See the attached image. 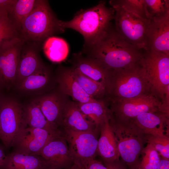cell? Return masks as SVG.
<instances>
[{"mask_svg": "<svg viewBox=\"0 0 169 169\" xmlns=\"http://www.w3.org/2000/svg\"><path fill=\"white\" fill-rule=\"evenodd\" d=\"M140 62L145 70L151 92L162 103L169 90V55L146 51Z\"/></svg>", "mask_w": 169, "mask_h": 169, "instance_id": "8992f818", "label": "cell"}, {"mask_svg": "<svg viewBox=\"0 0 169 169\" xmlns=\"http://www.w3.org/2000/svg\"><path fill=\"white\" fill-rule=\"evenodd\" d=\"M109 123L120 157L131 169H138L139 157L146 143V134L131 120L116 118L110 114Z\"/></svg>", "mask_w": 169, "mask_h": 169, "instance_id": "5b68a950", "label": "cell"}, {"mask_svg": "<svg viewBox=\"0 0 169 169\" xmlns=\"http://www.w3.org/2000/svg\"><path fill=\"white\" fill-rule=\"evenodd\" d=\"M18 84L19 89L21 91L31 92L44 90L47 93L54 88L57 83L54 74L49 67L45 65Z\"/></svg>", "mask_w": 169, "mask_h": 169, "instance_id": "44dd1931", "label": "cell"}, {"mask_svg": "<svg viewBox=\"0 0 169 169\" xmlns=\"http://www.w3.org/2000/svg\"><path fill=\"white\" fill-rule=\"evenodd\" d=\"M104 164L108 169H126L119 160L111 162L104 163Z\"/></svg>", "mask_w": 169, "mask_h": 169, "instance_id": "d590c367", "label": "cell"}, {"mask_svg": "<svg viewBox=\"0 0 169 169\" xmlns=\"http://www.w3.org/2000/svg\"><path fill=\"white\" fill-rule=\"evenodd\" d=\"M16 1V0H0V10H6L9 13Z\"/></svg>", "mask_w": 169, "mask_h": 169, "instance_id": "e575fe53", "label": "cell"}, {"mask_svg": "<svg viewBox=\"0 0 169 169\" xmlns=\"http://www.w3.org/2000/svg\"><path fill=\"white\" fill-rule=\"evenodd\" d=\"M57 86L73 101L85 103L96 100L87 94L74 77L71 67L59 66L54 73Z\"/></svg>", "mask_w": 169, "mask_h": 169, "instance_id": "9a60e30c", "label": "cell"}, {"mask_svg": "<svg viewBox=\"0 0 169 169\" xmlns=\"http://www.w3.org/2000/svg\"><path fill=\"white\" fill-rule=\"evenodd\" d=\"M110 115L122 119L130 120L146 112L160 111V100L152 92L115 102H108Z\"/></svg>", "mask_w": 169, "mask_h": 169, "instance_id": "30bf717a", "label": "cell"}, {"mask_svg": "<svg viewBox=\"0 0 169 169\" xmlns=\"http://www.w3.org/2000/svg\"><path fill=\"white\" fill-rule=\"evenodd\" d=\"M141 155L138 169H156L161 158L158 153L151 146L147 144Z\"/></svg>", "mask_w": 169, "mask_h": 169, "instance_id": "4dcf8cb0", "label": "cell"}, {"mask_svg": "<svg viewBox=\"0 0 169 169\" xmlns=\"http://www.w3.org/2000/svg\"><path fill=\"white\" fill-rule=\"evenodd\" d=\"M56 137L45 130L28 126L18 134L12 147L15 152L38 155L47 143Z\"/></svg>", "mask_w": 169, "mask_h": 169, "instance_id": "5bb4252c", "label": "cell"}, {"mask_svg": "<svg viewBox=\"0 0 169 169\" xmlns=\"http://www.w3.org/2000/svg\"><path fill=\"white\" fill-rule=\"evenodd\" d=\"M77 102L82 112L95 124L96 129L100 131L101 126L110 115L107 100H96L85 103Z\"/></svg>", "mask_w": 169, "mask_h": 169, "instance_id": "d4e9b609", "label": "cell"}, {"mask_svg": "<svg viewBox=\"0 0 169 169\" xmlns=\"http://www.w3.org/2000/svg\"><path fill=\"white\" fill-rule=\"evenodd\" d=\"M80 169H108L102 163L95 158L89 160L80 167Z\"/></svg>", "mask_w": 169, "mask_h": 169, "instance_id": "836d02e7", "label": "cell"}, {"mask_svg": "<svg viewBox=\"0 0 169 169\" xmlns=\"http://www.w3.org/2000/svg\"><path fill=\"white\" fill-rule=\"evenodd\" d=\"M38 155L44 162L45 169H67L74 164L67 142L63 136L52 139Z\"/></svg>", "mask_w": 169, "mask_h": 169, "instance_id": "7c38bea8", "label": "cell"}, {"mask_svg": "<svg viewBox=\"0 0 169 169\" xmlns=\"http://www.w3.org/2000/svg\"><path fill=\"white\" fill-rule=\"evenodd\" d=\"M23 110L25 120L28 127L45 130L54 136H62V130L47 120L34 100L23 108Z\"/></svg>", "mask_w": 169, "mask_h": 169, "instance_id": "603a6c76", "label": "cell"}, {"mask_svg": "<svg viewBox=\"0 0 169 169\" xmlns=\"http://www.w3.org/2000/svg\"><path fill=\"white\" fill-rule=\"evenodd\" d=\"M62 129L100 133L96 129L95 124L82 112L77 102L70 100L66 104L64 110Z\"/></svg>", "mask_w": 169, "mask_h": 169, "instance_id": "d6986e66", "label": "cell"}, {"mask_svg": "<svg viewBox=\"0 0 169 169\" xmlns=\"http://www.w3.org/2000/svg\"><path fill=\"white\" fill-rule=\"evenodd\" d=\"M43 48L47 57L55 63H59L65 59L69 52L68 45L64 40L53 36L44 41Z\"/></svg>", "mask_w": 169, "mask_h": 169, "instance_id": "484cf974", "label": "cell"}, {"mask_svg": "<svg viewBox=\"0 0 169 169\" xmlns=\"http://www.w3.org/2000/svg\"><path fill=\"white\" fill-rule=\"evenodd\" d=\"M147 19L157 20L169 14L168 0H144Z\"/></svg>", "mask_w": 169, "mask_h": 169, "instance_id": "f1b7e54d", "label": "cell"}, {"mask_svg": "<svg viewBox=\"0 0 169 169\" xmlns=\"http://www.w3.org/2000/svg\"><path fill=\"white\" fill-rule=\"evenodd\" d=\"M149 20L146 49L169 55V14L157 20Z\"/></svg>", "mask_w": 169, "mask_h": 169, "instance_id": "2e32d148", "label": "cell"}, {"mask_svg": "<svg viewBox=\"0 0 169 169\" xmlns=\"http://www.w3.org/2000/svg\"><path fill=\"white\" fill-rule=\"evenodd\" d=\"M32 42L26 44L25 41L23 46L17 72V84L45 66L39 55V43Z\"/></svg>", "mask_w": 169, "mask_h": 169, "instance_id": "e0dca14e", "label": "cell"}, {"mask_svg": "<svg viewBox=\"0 0 169 169\" xmlns=\"http://www.w3.org/2000/svg\"><path fill=\"white\" fill-rule=\"evenodd\" d=\"M109 3L110 5L121 7L142 18L147 19L144 0H113L110 1Z\"/></svg>", "mask_w": 169, "mask_h": 169, "instance_id": "d6a6232c", "label": "cell"}, {"mask_svg": "<svg viewBox=\"0 0 169 169\" xmlns=\"http://www.w3.org/2000/svg\"><path fill=\"white\" fill-rule=\"evenodd\" d=\"M146 143L151 146L161 158L169 160V137L164 136L146 135Z\"/></svg>", "mask_w": 169, "mask_h": 169, "instance_id": "1f68e13d", "label": "cell"}, {"mask_svg": "<svg viewBox=\"0 0 169 169\" xmlns=\"http://www.w3.org/2000/svg\"></svg>", "mask_w": 169, "mask_h": 169, "instance_id": "60d3db41", "label": "cell"}, {"mask_svg": "<svg viewBox=\"0 0 169 169\" xmlns=\"http://www.w3.org/2000/svg\"><path fill=\"white\" fill-rule=\"evenodd\" d=\"M106 90L108 102L128 99L151 92L140 61L129 67L110 72Z\"/></svg>", "mask_w": 169, "mask_h": 169, "instance_id": "3957f363", "label": "cell"}, {"mask_svg": "<svg viewBox=\"0 0 169 169\" xmlns=\"http://www.w3.org/2000/svg\"><path fill=\"white\" fill-rule=\"evenodd\" d=\"M156 169H169V160L161 158Z\"/></svg>", "mask_w": 169, "mask_h": 169, "instance_id": "8d00e7d4", "label": "cell"}, {"mask_svg": "<svg viewBox=\"0 0 169 169\" xmlns=\"http://www.w3.org/2000/svg\"><path fill=\"white\" fill-rule=\"evenodd\" d=\"M25 40L20 37L0 46V86L9 87L15 83L17 68Z\"/></svg>", "mask_w": 169, "mask_h": 169, "instance_id": "8fae6325", "label": "cell"}, {"mask_svg": "<svg viewBox=\"0 0 169 169\" xmlns=\"http://www.w3.org/2000/svg\"><path fill=\"white\" fill-rule=\"evenodd\" d=\"M114 16V9L102 1L94 7L78 11L71 20L62 21V26L64 30L70 28L80 33L84 40L83 49H85L94 44L106 33L112 25Z\"/></svg>", "mask_w": 169, "mask_h": 169, "instance_id": "7a4b0ae2", "label": "cell"}, {"mask_svg": "<svg viewBox=\"0 0 169 169\" xmlns=\"http://www.w3.org/2000/svg\"><path fill=\"white\" fill-rule=\"evenodd\" d=\"M57 87L34 100L39 105L47 120L62 131L64 110L70 99L69 96Z\"/></svg>", "mask_w": 169, "mask_h": 169, "instance_id": "4fadbf2b", "label": "cell"}, {"mask_svg": "<svg viewBox=\"0 0 169 169\" xmlns=\"http://www.w3.org/2000/svg\"><path fill=\"white\" fill-rule=\"evenodd\" d=\"M62 132L74 163L81 167L89 160L95 158L99 133L68 129H62Z\"/></svg>", "mask_w": 169, "mask_h": 169, "instance_id": "9c48e42d", "label": "cell"}, {"mask_svg": "<svg viewBox=\"0 0 169 169\" xmlns=\"http://www.w3.org/2000/svg\"><path fill=\"white\" fill-rule=\"evenodd\" d=\"M114 10L115 28L124 40L138 49L146 51V33L149 20L124 8L110 5Z\"/></svg>", "mask_w": 169, "mask_h": 169, "instance_id": "52a82bcc", "label": "cell"}, {"mask_svg": "<svg viewBox=\"0 0 169 169\" xmlns=\"http://www.w3.org/2000/svg\"><path fill=\"white\" fill-rule=\"evenodd\" d=\"M169 118L159 111L142 113L130 120L146 135L169 136Z\"/></svg>", "mask_w": 169, "mask_h": 169, "instance_id": "ac0fdd59", "label": "cell"}, {"mask_svg": "<svg viewBox=\"0 0 169 169\" xmlns=\"http://www.w3.org/2000/svg\"><path fill=\"white\" fill-rule=\"evenodd\" d=\"M35 0H16L8 15L18 28L32 10Z\"/></svg>", "mask_w": 169, "mask_h": 169, "instance_id": "83f0119b", "label": "cell"}, {"mask_svg": "<svg viewBox=\"0 0 169 169\" xmlns=\"http://www.w3.org/2000/svg\"><path fill=\"white\" fill-rule=\"evenodd\" d=\"M80 167L77 164L74 163L71 167L67 169H80Z\"/></svg>", "mask_w": 169, "mask_h": 169, "instance_id": "f35d334b", "label": "cell"}, {"mask_svg": "<svg viewBox=\"0 0 169 169\" xmlns=\"http://www.w3.org/2000/svg\"><path fill=\"white\" fill-rule=\"evenodd\" d=\"M6 156L3 149L0 146V166L2 165Z\"/></svg>", "mask_w": 169, "mask_h": 169, "instance_id": "74e56055", "label": "cell"}, {"mask_svg": "<svg viewBox=\"0 0 169 169\" xmlns=\"http://www.w3.org/2000/svg\"><path fill=\"white\" fill-rule=\"evenodd\" d=\"M82 53L94 59L109 73L139 62L143 54L118 34L113 25L94 44Z\"/></svg>", "mask_w": 169, "mask_h": 169, "instance_id": "6da1fadb", "label": "cell"}, {"mask_svg": "<svg viewBox=\"0 0 169 169\" xmlns=\"http://www.w3.org/2000/svg\"><path fill=\"white\" fill-rule=\"evenodd\" d=\"M109 117L100 128L97 154L104 163L111 162L119 160L120 155L113 131L109 123Z\"/></svg>", "mask_w": 169, "mask_h": 169, "instance_id": "7402d4cb", "label": "cell"}, {"mask_svg": "<svg viewBox=\"0 0 169 169\" xmlns=\"http://www.w3.org/2000/svg\"><path fill=\"white\" fill-rule=\"evenodd\" d=\"M62 21L55 16L48 1L37 0L32 10L20 27L22 38L25 41L38 43L44 41L64 31Z\"/></svg>", "mask_w": 169, "mask_h": 169, "instance_id": "277c9868", "label": "cell"}, {"mask_svg": "<svg viewBox=\"0 0 169 169\" xmlns=\"http://www.w3.org/2000/svg\"><path fill=\"white\" fill-rule=\"evenodd\" d=\"M69 61L72 67L87 77L101 84L106 89L109 73L95 60L80 52L74 53Z\"/></svg>", "mask_w": 169, "mask_h": 169, "instance_id": "ffe728a7", "label": "cell"}, {"mask_svg": "<svg viewBox=\"0 0 169 169\" xmlns=\"http://www.w3.org/2000/svg\"><path fill=\"white\" fill-rule=\"evenodd\" d=\"M0 169H45L44 162L38 155L13 151L6 155Z\"/></svg>", "mask_w": 169, "mask_h": 169, "instance_id": "cb8c5ba5", "label": "cell"}, {"mask_svg": "<svg viewBox=\"0 0 169 169\" xmlns=\"http://www.w3.org/2000/svg\"><path fill=\"white\" fill-rule=\"evenodd\" d=\"M18 28L10 18L7 10H0V46L4 43L19 37Z\"/></svg>", "mask_w": 169, "mask_h": 169, "instance_id": "f546056e", "label": "cell"}, {"mask_svg": "<svg viewBox=\"0 0 169 169\" xmlns=\"http://www.w3.org/2000/svg\"><path fill=\"white\" fill-rule=\"evenodd\" d=\"M0 139L7 148L12 147L20 132L28 127L23 108L18 102L0 94Z\"/></svg>", "mask_w": 169, "mask_h": 169, "instance_id": "ba28073f", "label": "cell"}, {"mask_svg": "<svg viewBox=\"0 0 169 169\" xmlns=\"http://www.w3.org/2000/svg\"><path fill=\"white\" fill-rule=\"evenodd\" d=\"M71 67L74 77L87 94L96 100H107L106 90L103 85L83 74L76 68Z\"/></svg>", "mask_w": 169, "mask_h": 169, "instance_id": "4316f807", "label": "cell"}, {"mask_svg": "<svg viewBox=\"0 0 169 169\" xmlns=\"http://www.w3.org/2000/svg\"><path fill=\"white\" fill-rule=\"evenodd\" d=\"M1 88L0 86V89Z\"/></svg>", "mask_w": 169, "mask_h": 169, "instance_id": "ab89813d", "label": "cell"}]
</instances>
